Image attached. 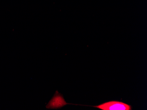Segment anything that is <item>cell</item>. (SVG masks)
Segmentation results:
<instances>
[{"mask_svg": "<svg viewBox=\"0 0 147 110\" xmlns=\"http://www.w3.org/2000/svg\"><path fill=\"white\" fill-rule=\"evenodd\" d=\"M102 110H131L132 107L129 105L118 101H110L97 106H92Z\"/></svg>", "mask_w": 147, "mask_h": 110, "instance_id": "cell-1", "label": "cell"}, {"mask_svg": "<svg viewBox=\"0 0 147 110\" xmlns=\"http://www.w3.org/2000/svg\"><path fill=\"white\" fill-rule=\"evenodd\" d=\"M67 105H68V103L65 101L63 95L57 91L53 97L46 106V108L47 109H58L61 108Z\"/></svg>", "mask_w": 147, "mask_h": 110, "instance_id": "cell-2", "label": "cell"}]
</instances>
